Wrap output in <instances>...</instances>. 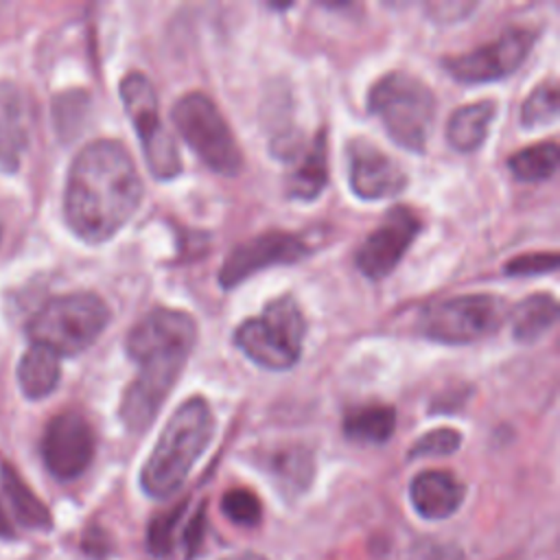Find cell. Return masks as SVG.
<instances>
[{
    "label": "cell",
    "mask_w": 560,
    "mask_h": 560,
    "mask_svg": "<svg viewBox=\"0 0 560 560\" xmlns=\"http://www.w3.org/2000/svg\"><path fill=\"white\" fill-rule=\"evenodd\" d=\"M28 136L31 109L24 92L11 81H0V168L18 171Z\"/></svg>",
    "instance_id": "cell-16"
},
{
    "label": "cell",
    "mask_w": 560,
    "mask_h": 560,
    "mask_svg": "<svg viewBox=\"0 0 560 560\" xmlns=\"http://www.w3.org/2000/svg\"><path fill=\"white\" fill-rule=\"evenodd\" d=\"M278 155H282V160L291 164L287 177L289 195L302 201L319 197V192L328 184V151L324 129L308 144L282 140Z\"/></svg>",
    "instance_id": "cell-15"
},
{
    "label": "cell",
    "mask_w": 560,
    "mask_h": 560,
    "mask_svg": "<svg viewBox=\"0 0 560 560\" xmlns=\"http://www.w3.org/2000/svg\"><path fill=\"white\" fill-rule=\"evenodd\" d=\"M462 446V433L451 427H440L420 435L409 448V459L416 457H446Z\"/></svg>",
    "instance_id": "cell-27"
},
{
    "label": "cell",
    "mask_w": 560,
    "mask_h": 560,
    "mask_svg": "<svg viewBox=\"0 0 560 560\" xmlns=\"http://www.w3.org/2000/svg\"><path fill=\"white\" fill-rule=\"evenodd\" d=\"M558 319V302L551 293H534L518 302L510 313V328L516 341H538Z\"/></svg>",
    "instance_id": "cell-20"
},
{
    "label": "cell",
    "mask_w": 560,
    "mask_h": 560,
    "mask_svg": "<svg viewBox=\"0 0 560 560\" xmlns=\"http://www.w3.org/2000/svg\"><path fill=\"white\" fill-rule=\"evenodd\" d=\"M140 201L142 179L120 142L94 140L77 153L66 179L63 214L81 241L90 245L109 241Z\"/></svg>",
    "instance_id": "cell-1"
},
{
    "label": "cell",
    "mask_w": 560,
    "mask_h": 560,
    "mask_svg": "<svg viewBox=\"0 0 560 560\" xmlns=\"http://www.w3.org/2000/svg\"><path fill=\"white\" fill-rule=\"evenodd\" d=\"M464 483L446 470H424L411 479L409 499L413 510L429 521L455 514L464 501Z\"/></svg>",
    "instance_id": "cell-17"
},
{
    "label": "cell",
    "mask_w": 560,
    "mask_h": 560,
    "mask_svg": "<svg viewBox=\"0 0 560 560\" xmlns=\"http://www.w3.org/2000/svg\"><path fill=\"white\" fill-rule=\"evenodd\" d=\"M109 324V308L96 293H68L48 300L28 322L31 343L61 357L88 350Z\"/></svg>",
    "instance_id": "cell-5"
},
{
    "label": "cell",
    "mask_w": 560,
    "mask_h": 560,
    "mask_svg": "<svg viewBox=\"0 0 560 560\" xmlns=\"http://www.w3.org/2000/svg\"><path fill=\"white\" fill-rule=\"evenodd\" d=\"M221 510L232 523L243 525V527L258 525L260 516H262V508H260L258 497L252 490H245V488L228 490L221 499Z\"/></svg>",
    "instance_id": "cell-26"
},
{
    "label": "cell",
    "mask_w": 560,
    "mask_h": 560,
    "mask_svg": "<svg viewBox=\"0 0 560 560\" xmlns=\"http://www.w3.org/2000/svg\"><path fill=\"white\" fill-rule=\"evenodd\" d=\"M558 262H560V258L556 252H532V254H521V256L508 260L503 271L510 278H529V276L556 271Z\"/></svg>",
    "instance_id": "cell-29"
},
{
    "label": "cell",
    "mask_w": 560,
    "mask_h": 560,
    "mask_svg": "<svg viewBox=\"0 0 560 560\" xmlns=\"http://www.w3.org/2000/svg\"><path fill=\"white\" fill-rule=\"evenodd\" d=\"M311 254V247L291 232H265L258 234L238 247H234L219 269V284L223 289H234L249 276L276 267L293 265Z\"/></svg>",
    "instance_id": "cell-12"
},
{
    "label": "cell",
    "mask_w": 560,
    "mask_h": 560,
    "mask_svg": "<svg viewBox=\"0 0 560 560\" xmlns=\"http://www.w3.org/2000/svg\"><path fill=\"white\" fill-rule=\"evenodd\" d=\"M396 429V411L389 405L354 407L343 418V433L359 444H383Z\"/></svg>",
    "instance_id": "cell-22"
},
{
    "label": "cell",
    "mask_w": 560,
    "mask_h": 560,
    "mask_svg": "<svg viewBox=\"0 0 560 560\" xmlns=\"http://www.w3.org/2000/svg\"><path fill=\"white\" fill-rule=\"evenodd\" d=\"M184 510H186V503H179L177 508H171V510L153 516L149 532H147V542H149L151 553L166 556L173 549L175 525L179 523V516L184 514Z\"/></svg>",
    "instance_id": "cell-28"
},
{
    "label": "cell",
    "mask_w": 560,
    "mask_h": 560,
    "mask_svg": "<svg viewBox=\"0 0 560 560\" xmlns=\"http://www.w3.org/2000/svg\"><path fill=\"white\" fill-rule=\"evenodd\" d=\"M418 232L420 219L413 210L407 206L392 208L381 225L357 249V269L370 280H383L398 267Z\"/></svg>",
    "instance_id": "cell-13"
},
{
    "label": "cell",
    "mask_w": 560,
    "mask_h": 560,
    "mask_svg": "<svg viewBox=\"0 0 560 560\" xmlns=\"http://www.w3.org/2000/svg\"><path fill=\"white\" fill-rule=\"evenodd\" d=\"M0 479H2V490L9 499L13 516L31 529H50L52 518L48 508L39 501V497L28 488V483L18 475V470L2 462L0 466Z\"/></svg>",
    "instance_id": "cell-21"
},
{
    "label": "cell",
    "mask_w": 560,
    "mask_h": 560,
    "mask_svg": "<svg viewBox=\"0 0 560 560\" xmlns=\"http://www.w3.org/2000/svg\"><path fill=\"white\" fill-rule=\"evenodd\" d=\"M368 109L398 147L411 153L427 149L435 118V96L424 81L407 72H389L372 85Z\"/></svg>",
    "instance_id": "cell-4"
},
{
    "label": "cell",
    "mask_w": 560,
    "mask_h": 560,
    "mask_svg": "<svg viewBox=\"0 0 560 560\" xmlns=\"http://www.w3.org/2000/svg\"><path fill=\"white\" fill-rule=\"evenodd\" d=\"M96 438L88 418L74 409L50 418L42 438V457L59 481L77 479L92 464Z\"/></svg>",
    "instance_id": "cell-11"
},
{
    "label": "cell",
    "mask_w": 560,
    "mask_h": 560,
    "mask_svg": "<svg viewBox=\"0 0 560 560\" xmlns=\"http://www.w3.org/2000/svg\"><path fill=\"white\" fill-rule=\"evenodd\" d=\"M203 532H206V518H203V508H199L192 518L186 525L184 532V542H186V553L188 558H192L199 551V545L203 540Z\"/></svg>",
    "instance_id": "cell-30"
},
{
    "label": "cell",
    "mask_w": 560,
    "mask_h": 560,
    "mask_svg": "<svg viewBox=\"0 0 560 560\" xmlns=\"http://www.w3.org/2000/svg\"><path fill=\"white\" fill-rule=\"evenodd\" d=\"M508 317V306L490 293L457 295L433 302L420 311L418 328L431 341L464 346L492 335Z\"/></svg>",
    "instance_id": "cell-8"
},
{
    "label": "cell",
    "mask_w": 560,
    "mask_h": 560,
    "mask_svg": "<svg viewBox=\"0 0 560 560\" xmlns=\"http://www.w3.org/2000/svg\"><path fill=\"white\" fill-rule=\"evenodd\" d=\"M304 332L306 322L298 302L282 295L267 302L258 317L245 319L234 332V343L256 365L280 372L300 361Z\"/></svg>",
    "instance_id": "cell-6"
},
{
    "label": "cell",
    "mask_w": 560,
    "mask_h": 560,
    "mask_svg": "<svg viewBox=\"0 0 560 560\" xmlns=\"http://www.w3.org/2000/svg\"><path fill=\"white\" fill-rule=\"evenodd\" d=\"M11 534H13V529H11L9 516H7V512H4V508H2V503H0V538H7V536H11Z\"/></svg>",
    "instance_id": "cell-31"
},
{
    "label": "cell",
    "mask_w": 560,
    "mask_h": 560,
    "mask_svg": "<svg viewBox=\"0 0 560 560\" xmlns=\"http://www.w3.org/2000/svg\"><path fill=\"white\" fill-rule=\"evenodd\" d=\"M223 560H265V558L258 556V553H252V551H243V553H234V556L223 558Z\"/></svg>",
    "instance_id": "cell-32"
},
{
    "label": "cell",
    "mask_w": 560,
    "mask_h": 560,
    "mask_svg": "<svg viewBox=\"0 0 560 560\" xmlns=\"http://www.w3.org/2000/svg\"><path fill=\"white\" fill-rule=\"evenodd\" d=\"M61 376L59 357L44 346L31 343L18 363V383L26 398L39 400L48 396Z\"/></svg>",
    "instance_id": "cell-18"
},
{
    "label": "cell",
    "mask_w": 560,
    "mask_h": 560,
    "mask_svg": "<svg viewBox=\"0 0 560 560\" xmlns=\"http://www.w3.org/2000/svg\"><path fill=\"white\" fill-rule=\"evenodd\" d=\"M348 173L352 192L368 201L394 197L407 186L405 171L363 138H354L348 144Z\"/></svg>",
    "instance_id": "cell-14"
},
{
    "label": "cell",
    "mask_w": 560,
    "mask_h": 560,
    "mask_svg": "<svg viewBox=\"0 0 560 560\" xmlns=\"http://www.w3.org/2000/svg\"><path fill=\"white\" fill-rule=\"evenodd\" d=\"M269 470L287 492L295 494L311 483L313 462L308 451L293 446V448H282L273 453L269 459Z\"/></svg>",
    "instance_id": "cell-24"
},
{
    "label": "cell",
    "mask_w": 560,
    "mask_h": 560,
    "mask_svg": "<svg viewBox=\"0 0 560 560\" xmlns=\"http://www.w3.org/2000/svg\"><path fill=\"white\" fill-rule=\"evenodd\" d=\"M558 158L560 151L556 142H538L512 153L508 168L521 182H542L556 173Z\"/></svg>",
    "instance_id": "cell-23"
},
{
    "label": "cell",
    "mask_w": 560,
    "mask_h": 560,
    "mask_svg": "<svg viewBox=\"0 0 560 560\" xmlns=\"http://www.w3.org/2000/svg\"><path fill=\"white\" fill-rule=\"evenodd\" d=\"M558 118V90L553 83L538 85L521 107V125L538 127L549 125Z\"/></svg>",
    "instance_id": "cell-25"
},
{
    "label": "cell",
    "mask_w": 560,
    "mask_h": 560,
    "mask_svg": "<svg viewBox=\"0 0 560 560\" xmlns=\"http://www.w3.org/2000/svg\"><path fill=\"white\" fill-rule=\"evenodd\" d=\"M125 112L140 138L147 166L155 179H173L182 173L175 138L160 118V103L153 83L142 72H129L120 81Z\"/></svg>",
    "instance_id": "cell-9"
},
{
    "label": "cell",
    "mask_w": 560,
    "mask_h": 560,
    "mask_svg": "<svg viewBox=\"0 0 560 560\" xmlns=\"http://www.w3.org/2000/svg\"><path fill=\"white\" fill-rule=\"evenodd\" d=\"M214 433V418L201 396L184 400L162 429L149 459L142 466V490L153 499L175 494L195 462L203 455Z\"/></svg>",
    "instance_id": "cell-3"
},
{
    "label": "cell",
    "mask_w": 560,
    "mask_h": 560,
    "mask_svg": "<svg viewBox=\"0 0 560 560\" xmlns=\"http://www.w3.org/2000/svg\"><path fill=\"white\" fill-rule=\"evenodd\" d=\"M195 343L197 324L177 308H153L129 330L125 348L138 363V374L122 394L120 418L131 433L153 424Z\"/></svg>",
    "instance_id": "cell-2"
},
{
    "label": "cell",
    "mask_w": 560,
    "mask_h": 560,
    "mask_svg": "<svg viewBox=\"0 0 560 560\" xmlns=\"http://www.w3.org/2000/svg\"><path fill=\"white\" fill-rule=\"evenodd\" d=\"M171 118L197 158L219 175H236L243 168L241 147L214 101L201 92L177 98Z\"/></svg>",
    "instance_id": "cell-7"
},
{
    "label": "cell",
    "mask_w": 560,
    "mask_h": 560,
    "mask_svg": "<svg viewBox=\"0 0 560 560\" xmlns=\"http://www.w3.org/2000/svg\"><path fill=\"white\" fill-rule=\"evenodd\" d=\"M536 42V31L525 26L508 28L499 39L444 59V70L462 83H488L510 77L527 59Z\"/></svg>",
    "instance_id": "cell-10"
},
{
    "label": "cell",
    "mask_w": 560,
    "mask_h": 560,
    "mask_svg": "<svg viewBox=\"0 0 560 560\" xmlns=\"http://www.w3.org/2000/svg\"><path fill=\"white\" fill-rule=\"evenodd\" d=\"M494 112V101H477L455 109L446 125L448 144L462 153L479 149L488 136Z\"/></svg>",
    "instance_id": "cell-19"
}]
</instances>
